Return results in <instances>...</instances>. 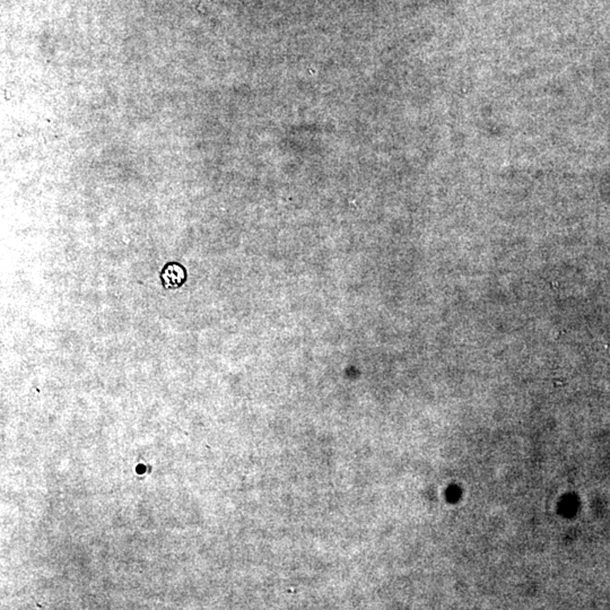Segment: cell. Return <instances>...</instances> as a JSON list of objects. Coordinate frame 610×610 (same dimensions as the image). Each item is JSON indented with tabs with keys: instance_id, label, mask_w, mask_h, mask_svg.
Returning <instances> with one entry per match:
<instances>
[{
	"instance_id": "6da1fadb",
	"label": "cell",
	"mask_w": 610,
	"mask_h": 610,
	"mask_svg": "<svg viewBox=\"0 0 610 610\" xmlns=\"http://www.w3.org/2000/svg\"><path fill=\"white\" fill-rule=\"evenodd\" d=\"M160 283L166 290H177L187 281V270L177 262H168L160 274Z\"/></svg>"
}]
</instances>
